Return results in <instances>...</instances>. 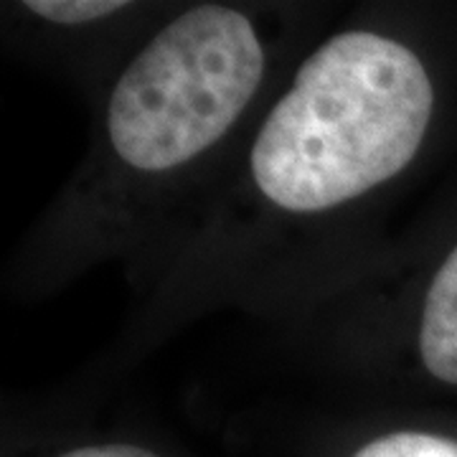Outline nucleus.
<instances>
[{
    "instance_id": "1",
    "label": "nucleus",
    "mask_w": 457,
    "mask_h": 457,
    "mask_svg": "<svg viewBox=\"0 0 457 457\" xmlns=\"http://www.w3.org/2000/svg\"><path fill=\"white\" fill-rule=\"evenodd\" d=\"M435 87L414 51L374 31L333 36L297 69L249 153L278 209L320 213L396 179L425 143Z\"/></svg>"
},
{
    "instance_id": "2",
    "label": "nucleus",
    "mask_w": 457,
    "mask_h": 457,
    "mask_svg": "<svg viewBox=\"0 0 457 457\" xmlns=\"http://www.w3.org/2000/svg\"><path fill=\"white\" fill-rule=\"evenodd\" d=\"M262 77L264 49L245 13L227 5L180 13L114 84L107 104L114 155L143 173L191 163L239 120Z\"/></svg>"
},
{
    "instance_id": "3",
    "label": "nucleus",
    "mask_w": 457,
    "mask_h": 457,
    "mask_svg": "<svg viewBox=\"0 0 457 457\" xmlns=\"http://www.w3.org/2000/svg\"><path fill=\"white\" fill-rule=\"evenodd\" d=\"M420 356L437 381L457 386V246L442 262L427 290Z\"/></svg>"
},
{
    "instance_id": "4",
    "label": "nucleus",
    "mask_w": 457,
    "mask_h": 457,
    "mask_svg": "<svg viewBox=\"0 0 457 457\" xmlns=\"http://www.w3.org/2000/svg\"><path fill=\"white\" fill-rule=\"evenodd\" d=\"M353 457H457V442L427 432H394L363 445Z\"/></svg>"
},
{
    "instance_id": "5",
    "label": "nucleus",
    "mask_w": 457,
    "mask_h": 457,
    "mask_svg": "<svg viewBox=\"0 0 457 457\" xmlns=\"http://www.w3.org/2000/svg\"><path fill=\"white\" fill-rule=\"evenodd\" d=\"M23 8L56 26H84V23H95V21L125 11L128 3H120V0H29L23 3Z\"/></svg>"
},
{
    "instance_id": "6",
    "label": "nucleus",
    "mask_w": 457,
    "mask_h": 457,
    "mask_svg": "<svg viewBox=\"0 0 457 457\" xmlns=\"http://www.w3.org/2000/svg\"><path fill=\"white\" fill-rule=\"evenodd\" d=\"M62 457H161L150 450L135 447V445H95V447H79Z\"/></svg>"
}]
</instances>
